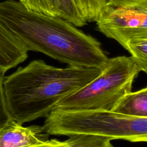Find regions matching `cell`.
<instances>
[{"label": "cell", "mask_w": 147, "mask_h": 147, "mask_svg": "<svg viewBox=\"0 0 147 147\" xmlns=\"http://www.w3.org/2000/svg\"><path fill=\"white\" fill-rule=\"evenodd\" d=\"M0 23L28 51L41 52L69 66L103 67L109 60L95 38L59 16L30 11L19 1L0 2Z\"/></svg>", "instance_id": "obj_1"}, {"label": "cell", "mask_w": 147, "mask_h": 147, "mask_svg": "<svg viewBox=\"0 0 147 147\" xmlns=\"http://www.w3.org/2000/svg\"><path fill=\"white\" fill-rule=\"evenodd\" d=\"M103 68H57L42 60L20 67L3 79L5 98L11 118L22 125L46 117L59 102L98 76Z\"/></svg>", "instance_id": "obj_2"}, {"label": "cell", "mask_w": 147, "mask_h": 147, "mask_svg": "<svg viewBox=\"0 0 147 147\" xmlns=\"http://www.w3.org/2000/svg\"><path fill=\"white\" fill-rule=\"evenodd\" d=\"M49 135L86 133L111 140L147 142V118L113 111L68 112L52 110L42 126Z\"/></svg>", "instance_id": "obj_3"}, {"label": "cell", "mask_w": 147, "mask_h": 147, "mask_svg": "<svg viewBox=\"0 0 147 147\" xmlns=\"http://www.w3.org/2000/svg\"><path fill=\"white\" fill-rule=\"evenodd\" d=\"M140 71L131 57L109 58L98 76L59 102L53 110L114 111L121 99L131 92L133 82Z\"/></svg>", "instance_id": "obj_4"}, {"label": "cell", "mask_w": 147, "mask_h": 147, "mask_svg": "<svg viewBox=\"0 0 147 147\" xmlns=\"http://www.w3.org/2000/svg\"><path fill=\"white\" fill-rule=\"evenodd\" d=\"M98 30L122 47L132 39H147V10L106 7L96 21Z\"/></svg>", "instance_id": "obj_5"}, {"label": "cell", "mask_w": 147, "mask_h": 147, "mask_svg": "<svg viewBox=\"0 0 147 147\" xmlns=\"http://www.w3.org/2000/svg\"><path fill=\"white\" fill-rule=\"evenodd\" d=\"M42 126H22L13 119L0 130V147H30L49 140Z\"/></svg>", "instance_id": "obj_6"}, {"label": "cell", "mask_w": 147, "mask_h": 147, "mask_svg": "<svg viewBox=\"0 0 147 147\" xmlns=\"http://www.w3.org/2000/svg\"><path fill=\"white\" fill-rule=\"evenodd\" d=\"M22 43L0 23V71L9 69L24 62L28 57Z\"/></svg>", "instance_id": "obj_7"}, {"label": "cell", "mask_w": 147, "mask_h": 147, "mask_svg": "<svg viewBox=\"0 0 147 147\" xmlns=\"http://www.w3.org/2000/svg\"><path fill=\"white\" fill-rule=\"evenodd\" d=\"M113 111L147 118V87L129 93Z\"/></svg>", "instance_id": "obj_8"}, {"label": "cell", "mask_w": 147, "mask_h": 147, "mask_svg": "<svg viewBox=\"0 0 147 147\" xmlns=\"http://www.w3.org/2000/svg\"><path fill=\"white\" fill-rule=\"evenodd\" d=\"M64 141L57 140L56 147H114L111 138L97 134L79 133L68 136Z\"/></svg>", "instance_id": "obj_9"}, {"label": "cell", "mask_w": 147, "mask_h": 147, "mask_svg": "<svg viewBox=\"0 0 147 147\" xmlns=\"http://www.w3.org/2000/svg\"><path fill=\"white\" fill-rule=\"evenodd\" d=\"M140 71L147 74V39H132L123 46Z\"/></svg>", "instance_id": "obj_10"}, {"label": "cell", "mask_w": 147, "mask_h": 147, "mask_svg": "<svg viewBox=\"0 0 147 147\" xmlns=\"http://www.w3.org/2000/svg\"><path fill=\"white\" fill-rule=\"evenodd\" d=\"M58 16L71 22L76 27H82L87 24L73 0H56Z\"/></svg>", "instance_id": "obj_11"}, {"label": "cell", "mask_w": 147, "mask_h": 147, "mask_svg": "<svg viewBox=\"0 0 147 147\" xmlns=\"http://www.w3.org/2000/svg\"><path fill=\"white\" fill-rule=\"evenodd\" d=\"M87 22H96L106 7V0H73Z\"/></svg>", "instance_id": "obj_12"}, {"label": "cell", "mask_w": 147, "mask_h": 147, "mask_svg": "<svg viewBox=\"0 0 147 147\" xmlns=\"http://www.w3.org/2000/svg\"><path fill=\"white\" fill-rule=\"evenodd\" d=\"M27 9L41 14L58 16L56 0H20Z\"/></svg>", "instance_id": "obj_13"}, {"label": "cell", "mask_w": 147, "mask_h": 147, "mask_svg": "<svg viewBox=\"0 0 147 147\" xmlns=\"http://www.w3.org/2000/svg\"><path fill=\"white\" fill-rule=\"evenodd\" d=\"M4 74L5 73L0 71V130L12 119L7 107L4 92Z\"/></svg>", "instance_id": "obj_14"}, {"label": "cell", "mask_w": 147, "mask_h": 147, "mask_svg": "<svg viewBox=\"0 0 147 147\" xmlns=\"http://www.w3.org/2000/svg\"><path fill=\"white\" fill-rule=\"evenodd\" d=\"M106 7H123L147 10V0H106Z\"/></svg>", "instance_id": "obj_15"}, {"label": "cell", "mask_w": 147, "mask_h": 147, "mask_svg": "<svg viewBox=\"0 0 147 147\" xmlns=\"http://www.w3.org/2000/svg\"><path fill=\"white\" fill-rule=\"evenodd\" d=\"M57 140L51 139V140H49L48 141H47L44 144L30 146V147H56L57 145Z\"/></svg>", "instance_id": "obj_16"}]
</instances>
